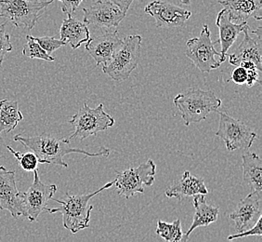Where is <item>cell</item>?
<instances>
[{"mask_svg": "<svg viewBox=\"0 0 262 242\" xmlns=\"http://www.w3.org/2000/svg\"><path fill=\"white\" fill-rule=\"evenodd\" d=\"M13 141L19 142L26 148L34 152L41 164H54L63 168L68 167V164L63 162V157L72 153L82 154L86 156H108L110 155L109 148L101 147L100 151L91 153L84 149L71 147L69 139H59L46 132L36 136L26 137L17 134L13 137Z\"/></svg>", "mask_w": 262, "mask_h": 242, "instance_id": "obj_1", "label": "cell"}, {"mask_svg": "<svg viewBox=\"0 0 262 242\" xmlns=\"http://www.w3.org/2000/svg\"><path fill=\"white\" fill-rule=\"evenodd\" d=\"M113 186L114 182H109L93 193L83 195H70L66 193L63 199L52 197L51 199L59 203L60 206L54 209H46L45 211L49 213H61L63 227L73 234H76L82 229L90 227L91 212L93 210V206L90 204L91 198Z\"/></svg>", "mask_w": 262, "mask_h": 242, "instance_id": "obj_2", "label": "cell"}, {"mask_svg": "<svg viewBox=\"0 0 262 242\" xmlns=\"http://www.w3.org/2000/svg\"><path fill=\"white\" fill-rule=\"evenodd\" d=\"M185 125L205 120L212 112H217L222 106V100L212 91H204L199 88L188 89L173 99Z\"/></svg>", "mask_w": 262, "mask_h": 242, "instance_id": "obj_3", "label": "cell"}, {"mask_svg": "<svg viewBox=\"0 0 262 242\" xmlns=\"http://www.w3.org/2000/svg\"><path fill=\"white\" fill-rule=\"evenodd\" d=\"M123 41L121 48L102 66L103 73L117 82L126 80L141 60V35H128Z\"/></svg>", "mask_w": 262, "mask_h": 242, "instance_id": "obj_4", "label": "cell"}, {"mask_svg": "<svg viewBox=\"0 0 262 242\" xmlns=\"http://www.w3.org/2000/svg\"><path fill=\"white\" fill-rule=\"evenodd\" d=\"M54 0H0V17H4L17 28L32 30L43 10Z\"/></svg>", "mask_w": 262, "mask_h": 242, "instance_id": "obj_5", "label": "cell"}, {"mask_svg": "<svg viewBox=\"0 0 262 242\" xmlns=\"http://www.w3.org/2000/svg\"><path fill=\"white\" fill-rule=\"evenodd\" d=\"M68 122L75 127V131L68 139L84 140L90 136H96L99 132L114 126L116 120L104 111L102 104L96 108H91L85 103Z\"/></svg>", "mask_w": 262, "mask_h": 242, "instance_id": "obj_6", "label": "cell"}, {"mask_svg": "<svg viewBox=\"0 0 262 242\" xmlns=\"http://www.w3.org/2000/svg\"><path fill=\"white\" fill-rule=\"evenodd\" d=\"M156 173L157 165L151 159H149L136 168L117 172L114 185L117 188L118 194L128 199L138 193L142 194L144 192V186H152Z\"/></svg>", "mask_w": 262, "mask_h": 242, "instance_id": "obj_7", "label": "cell"}, {"mask_svg": "<svg viewBox=\"0 0 262 242\" xmlns=\"http://www.w3.org/2000/svg\"><path fill=\"white\" fill-rule=\"evenodd\" d=\"M216 44H219V41H211V33L207 25H205L198 37L187 41L185 54L199 70L209 73L222 66L215 59V56L221 57V52L214 48Z\"/></svg>", "mask_w": 262, "mask_h": 242, "instance_id": "obj_8", "label": "cell"}, {"mask_svg": "<svg viewBox=\"0 0 262 242\" xmlns=\"http://www.w3.org/2000/svg\"><path fill=\"white\" fill-rule=\"evenodd\" d=\"M220 123L216 135L225 143L229 151L249 149L257 139V134L242 121L229 116L226 112H219Z\"/></svg>", "mask_w": 262, "mask_h": 242, "instance_id": "obj_9", "label": "cell"}, {"mask_svg": "<svg viewBox=\"0 0 262 242\" xmlns=\"http://www.w3.org/2000/svg\"><path fill=\"white\" fill-rule=\"evenodd\" d=\"M0 210L8 211L14 219L26 214L24 192L16 185L15 172L0 166Z\"/></svg>", "mask_w": 262, "mask_h": 242, "instance_id": "obj_10", "label": "cell"}, {"mask_svg": "<svg viewBox=\"0 0 262 242\" xmlns=\"http://www.w3.org/2000/svg\"><path fill=\"white\" fill-rule=\"evenodd\" d=\"M33 172L34 182L28 190L24 192L26 208L25 217L29 219L30 222H35L37 220L41 212H44L47 209L48 202L51 200L57 192L56 185H46L41 181L37 170Z\"/></svg>", "mask_w": 262, "mask_h": 242, "instance_id": "obj_11", "label": "cell"}, {"mask_svg": "<svg viewBox=\"0 0 262 242\" xmlns=\"http://www.w3.org/2000/svg\"><path fill=\"white\" fill-rule=\"evenodd\" d=\"M244 39L236 51L229 55V63L233 66H239L242 62L250 60L255 64L257 70L262 71V27L250 31L248 25L245 26Z\"/></svg>", "mask_w": 262, "mask_h": 242, "instance_id": "obj_12", "label": "cell"}, {"mask_svg": "<svg viewBox=\"0 0 262 242\" xmlns=\"http://www.w3.org/2000/svg\"><path fill=\"white\" fill-rule=\"evenodd\" d=\"M83 23L86 26L104 29L118 27L126 14L117 6L110 1L99 0L90 8L83 9Z\"/></svg>", "mask_w": 262, "mask_h": 242, "instance_id": "obj_13", "label": "cell"}, {"mask_svg": "<svg viewBox=\"0 0 262 242\" xmlns=\"http://www.w3.org/2000/svg\"><path fill=\"white\" fill-rule=\"evenodd\" d=\"M144 11L156 20L157 27L160 28L181 27L184 26L192 16L190 10L159 0L149 3Z\"/></svg>", "mask_w": 262, "mask_h": 242, "instance_id": "obj_14", "label": "cell"}, {"mask_svg": "<svg viewBox=\"0 0 262 242\" xmlns=\"http://www.w3.org/2000/svg\"><path fill=\"white\" fill-rule=\"evenodd\" d=\"M262 216V192L253 191L238 203L230 218L235 224L238 233L246 231Z\"/></svg>", "mask_w": 262, "mask_h": 242, "instance_id": "obj_15", "label": "cell"}, {"mask_svg": "<svg viewBox=\"0 0 262 242\" xmlns=\"http://www.w3.org/2000/svg\"><path fill=\"white\" fill-rule=\"evenodd\" d=\"M123 42L117 31L110 30L86 42V50L96 62L97 66L106 65L121 48Z\"/></svg>", "mask_w": 262, "mask_h": 242, "instance_id": "obj_16", "label": "cell"}, {"mask_svg": "<svg viewBox=\"0 0 262 242\" xmlns=\"http://www.w3.org/2000/svg\"><path fill=\"white\" fill-rule=\"evenodd\" d=\"M219 3L227 10L230 20L235 23H247L253 17L255 20L262 19V0H220Z\"/></svg>", "mask_w": 262, "mask_h": 242, "instance_id": "obj_17", "label": "cell"}, {"mask_svg": "<svg viewBox=\"0 0 262 242\" xmlns=\"http://www.w3.org/2000/svg\"><path fill=\"white\" fill-rule=\"evenodd\" d=\"M247 23H240L235 24L230 20L228 15L227 10L225 9L221 10L217 16L216 26L220 30V37H219V44H221L222 51H221V57H220V64L222 65L226 60V56L228 54V51L231 49L233 43L243 32L245 26H247Z\"/></svg>", "mask_w": 262, "mask_h": 242, "instance_id": "obj_18", "label": "cell"}, {"mask_svg": "<svg viewBox=\"0 0 262 242\" xmlns=\"http://www.w3.org/2000/svg\"><path fill=\"white\" fill-rule=\"evenodd\" d=\"M165 194L169 198L176 197L179 200H182L185 197H192L197 194L207 195L208 190L204 179L192 176L190 172L186 171L183 173L182 179L175 182L171 187H168Z\"/></svg>", "mask_w": 262, "mask_h": 242, "instance_id": "obj_19", "label": "cell"}, {"mask_svg": "<svg viewBox=\"0 0 262 242\" xmlns=\"http://www.w3.org/2000/svg\"><path fill=\"white\" fill-rule=\"evenodd\" d=\"M192 197H193V206L195 208V213L193 216L192 226L183 235V238H182L183 242L188 241L189 236L194 229H196L198 227H208L209 225L216 222L219 215V208L207 204L205 195L197 194Z\"/></svg>", "mask_w": 262, "mask_h": 242, "instance_id": "obj_20", "label": "cell"}, {"mask_svg": "<svg viewBox=\"0 0 262 242\" xmlns=\"http://www.w3.org/2000/svg\"><path fill=\"white\" fill-rule=\"evenodd\" d=\"M60 39L69 44L72 49L76 50L84 42H88L91 38V33L86 24L76 18L69 16L62 22L60 30Z\"/></svg>", "mask_w": 262, "mask_h": 242, "instance_id": "obj_21", "label": "cell"}, {"mask_svg": "<svg viewBox=\"0 0 262 242\" xmlns=\"http://www.w3.org/2000/svg\"><path fill=\"white\" fill-rule=\"evenodd\" d=\"M244 181L251 192H262V160L256 153L247 152L242 155Z\"/></svg>", "mask_w": 262, "mask_h": 242, "instance_id": "obj_22", "label": "cell"}, {"mask_svg": "<svg viewBox=\"0 0 262 242\" xmlns=\"http://www.w3.org/2000/svg\"><path fill=\"white\" fill-rule=\"evenodd\" d=\"M23 119L18 102L6 99L0 101V135L13 131Z\"/></svg>", "mask_w": 262, "mask_h": 242, "instance_id": "obj_23", "label": "cell"}, {"mask_svg": "<svg viewBox=\"0 0 262 242\" xmlns=\"http://www.w3.org/2000/svg\"><path fill=\"white\" fill-rule=\"evenodd\" d=\"M156 232L164 240L168 242L182 241L184 235L182 233V222L180 219H177L173 223L163 222L161 220H158Z\"/></svg>", "mask_w": 262, "mask_h": 242, "instance_id": "obj_24", "label": "cell"}, {"mask_svg": "<svg viewBox=\"0 0 262 242\" xmlns=\"http://www.w3.org/2000/svg\"><path fill=\"white\" fill-rule=\"evenodd\" d=\"M26 41L27 42L21 51L23 55L29 57L31 59H39L48 62H53L55 60L53 56L50 55L41 48L40 45L34 39L32 35H26Z\"/></svg>", "mask_w": 262, "mask_h": 242, "instance_id": "obj_25", "label": "cell"}, {"mask_svg": "<svg viewBox=\"0 0 262 242\" xmlns=\"http://www.w3.org/2000/svg\"><path fill=\"white\" fill-rule=\"evenodd\" d=\"M7 149L15 156L17 162L19 164V166L26 172H34L35 170H37L38 166V157L35 156L34 152H28L26 154H23L20 152H17L12 149L10 146H7Z\"/></svg>", "mask_w": 262, "mask_h": 242, "instance_id": "obj_26", "label": "cell"}, {"mask_svg": "<svg viewBox=\"0 0 262 242\" xmlns=\"http://www.w3.org/2000/svg\"><path fill=\"white\" fill-rule=\"evenodd\" d=\"M34 37V36H33ZM35 39L41 48L44 51L51 55L54 51H57L58 49H60L62 46H66V43L64 41L61 39H56L55 37H51V36H41V37H34Z\"/></svg>", "mask_w": 262, "mask_h": 242, "instance_id": "obj_27", "label": "cell"}, {"mask_svg": "<svg viewBox=\"0 0 262 242\" xmlns=\"http://www.w3.org/2000/svg\"><path fill=\"white\" fill-rule=\"evenodd\" d=\"M7 23L0 25V66L3 64L6 54L13 50V47L10 42V35L6 32Z\"/></svg>", "mask_w": 262, "mask_h": 242, "instance_id": "obj_28", "label": "cell"}, {"mask_svg": "<svg viewBox=\"0 0 262 242\" xmlns=\"http://www.w3.org/2000/svg\"><path fill=\"white\" fill-rule=\"evenodd\" d=\"M262 216L257 220V222L251 228L247 229L246 231L243 232L237 233L235 235H231L230 237H228V240H232L235 238H241V237H248V236H262Z\"/></svg>", "mask_w": 262, "mask_h": 242, "instance_id": "obj_29", "label": "cell"}, {"mask_svg": "<svg viewBox=\"0 0 262 242\" xmlns=\"http://www.w3.org/2000/svg\"><path fill=\"white\" fill-rule=\"evenodd\" d=\"M61 3V10L67 16H72L76 10H78L79 6L83 0H59Z\"/></svg>", "mask_w": 262, "mask_h": 242, "instance_id": "obj_30", "label": "cell"}, {"mask_svg": "<svg viewBox=\"0 0 262 242\" xmlns=\"http://www.w3.org/2000/svg\"><path fill=\"white\" fill-rule=\"evenodd\" d=\"M247 78V72L242 66H237L236 69L232 71L231 80L233 81L237 85L246 84Z\"/></svg>", "mask_w": 262, "mask_h": 242, "instance_id": "obj_31", "label": "cell"}, {"mask_svg": "<svg viewBox=\"0 0 262 242\" xmlns=\"http://www.w3.org/2000/svg\"><path fill=\"white\" fill-rule=\"evenodd\" d=\"M247 72V84L248 88H251V87L257 82L259 85H261V79H260V76H259V73L257 69H253V70H248Z\"/></svg>", "mask_w": 262, "mask_h": 242, "instance_id": "obj_32", "label": "cell"}, {"mask_svg": "<svg viewBox=\"0 0 262 242\" xmlns=\"http://www.w3.org/2000/svg\"><path fill=\"white\" fill-rule=\"evenodd\" d=\"M105 1H110L112 3H114L115 5L117 6L120 10L126 14V12L129 10L131 4L133 3V1L135 0H105Z\"/></svg>", "mask_w": 262, "mask_h": 242, "instance_id": "obj_33", "label": "cell"}, {"mask_svg": "<svg viewBox=\"0 0 262 242\" xmlns=\"http://www.w3.org/2000/svg\"><path fill=\"white\" fill-rule=\"evenodd\" d=\"M239 66H242V67H244V68H245L247 71L257 69V67L255 66V64L252 63V62H250V60H245V62H242Z\"/></svg>", "mask_w": 262, "mask_h": 242, "instance_id": "obj_34", "label": "cell"}, {"mask_svg": "<svg viewBox=\"0 0 262 242\" xmlns=\"http://www.w3.org/2000/svg\"><path fill=\"white\" fill-rule=\"evenodd\" d=\"M182 3L185 5H189L190 4V0H182Z\"/></svg>", "mask_w": 262, "mask_h": 242, "instance_id": "obj_35", "label": "cell"}, {"mask_svg": "<svg viewBox=\"0 0 262 242\" xmlns=\"http://www.w3.org/2000/svg\"><path fill=\"white\" fill-rule=\"evenodd\" d=\"M30 1H42V0H30Z\"/></svg>", "mask_w": 262, "mask_h": 242, "instance_id": "obj_36", "label": "cell"}]
</instances>
